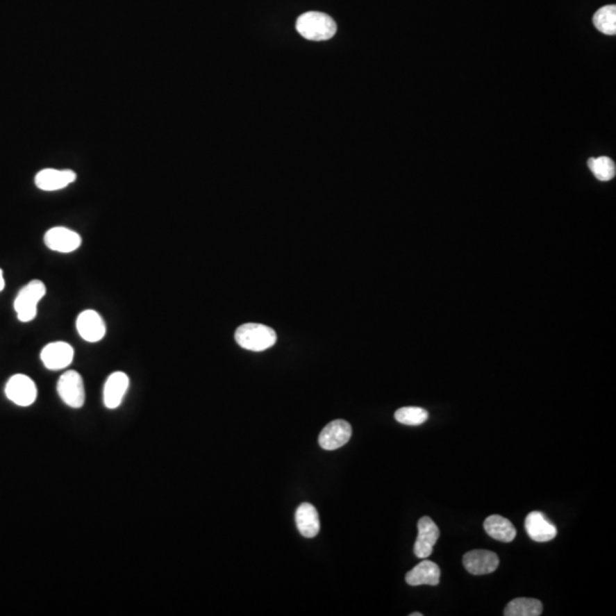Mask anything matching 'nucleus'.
Instances as JSON below:
<instances>
[{
	"instance_id": "f257e3e1",
	"label": "nucleus",
	"mask_w": 616,
	"mask_h": 616,
	"mask_svg": "<svg viewBox=\"0 0 616 616\" xmlns=\"http://www.w3.org/2000/svg\"><path fill=\"white\" fill-rule=\"evenodd\" d=\"M296 28L303 38L313 42L328 40L337 32L335 21L329 15L319 12H307L299 16Z\"/></svg>"
},
{
	"instance_id": "f03ea898",
	"label": "nucleus",
	"mask_w": 616,
	"mask_h": 616,
	"mask_svg": "<svg viewBox=\"0 0 616 616\" xmlns=\"http://www.w3.org/2000/svg\"><path fill=\"white\" fill-rule=\"evenodd\" d=\"M46 285L40 280H31L19 291L14 301V310L19 322H31L38 313V303L45 297Z\"/></svg>"
},
{
	"instance_id": "7ed1b4c3",
	"label": "nucleus",
	"mask_w": 616,
	"mask_h": 616,
	"mask_svg": "<svg viewBox=\"0 0 616 616\" xmlns=\"http://www.w3.org/2000/svg\"><path fill=\"white\" fill-rule=\"evenodd\" d=\"M235 340L248 351H262L276 342V333L269 326L258 323H246L235 331Z\"/></svg>"
},
{
	"instance_id": "20e7f679",
	"label": "nucleus",
	"mask_w": 616,
	"mask_h": 616,
	"mask_svg": "<svg viewBox=\"0 0 616 616\" xmlns=\"http://www.w3.org/2000/svg\"><path fill=\"white\" fill-rule=\"evenodd\" d=\"M56 390L64 404L72 409H81L85 404L86 401L85 383L81 374L77 371H65L61 377L58 378Z\"/></svg>"
},
{
	"instance_id": "39448f33",
	"label": "nucleus",
	"mask_w": 616,
	"mask_h": 616,
	"mask_svg": "<svg viewBox=\"0 0 616 616\" xmlns=\"http://www.w3.org/2000/svg\"><path fill=\"white\" fill-rule=\"evenodd\" d=\"M5 394L10 402L16 406L26 408L35 402L38 390L35 381L26 374H14L7 381Z\"/></svg>"
},
{
	"instance_id": "423d86ee",
	"label": "nucleus",
	"mask_w": 616,
	"mask_h": 616,
	"mask_svg": "<svg viewBox=\"0 0 616 616\" xmlns=\"http://www.w3.org/2000/svg\"><path fill=\"white\" fill-rule=\"evenodd\" d=\"M74 358V349L65 342H49L40 353L44 367L48 370L60 371L67 369Z\"/></svg>"
},
{
	"instance_id": "0eeeda50",
	"label": "nucleus",
	"mask_w": 616,
	"mask_h": 616,
	"mask_svg": "<svg viewBox=\"0 0 616 616\" xmlns=\"http://www.w3.org/2000/svg\"><path fill=\"white\" fill-rule=\"evenodd\" d=\"M44 242L48 249L53 251L70 253L79 249L83 240L77 232L67 227L56 226L46 232Z\"/></svg>"
},
{
	"instance_id": "6e6552de",
	"label": "nucleus",
	"mask_w": 616,
	"mask_h": 616,
	"mask_svg": "<svg viewBox=\"0 0 616 616\" xmlns=\"http://www.w3.org/2000/svg\"><path fill=\"white\" fill-rule=\"evenodd\" d=\"M77 331L80 337L88 342H99L106 335V324L96 310H86L77 317Z\"/></svg>"
},
{
	"instance_id": "1a4fd4ad",
	"label": "nucleus",
	"mask_w": 616,
	"mask_h": 616,
	"mask_svg": "<svg viewBox=\"0 0 616 616\" xmlns=\"http://www.w3.org/2000/svg\"><path fill=\"white\" fill-rule=\"evenodd\" d=\"M128 388L129 378L125 372L117 371L110 374L103 388V403L106 409H118L125 399Z\"/></svg>"
},
{
	"instance_id": "9d476101",
	"label": "nucleus",
	"mask_w": 616,
	"mask_h": 616,
	"mask_svg": "<svg viewBox=\"0 0 616 616\" xmlns=\"http://www.w3.org/2000/svg\"><path fill=\"white\" fill-rule=\"evenodd\" d=\"M351 438V426L345 420L338 419L323 428L319 443L323 450L333 451L344 447Z\"/></svg>"
},
{
	"instance_id": "9b49d317",
	"label": "nucleus",
	"mask_w": 616,
	"mask_h": 616,
	"mask_svg": "<svg viewBox=\"0 0 616 616\" xmlns=\"http://www.w3.org/2000/svg\"><path fill=\"white\" fill-rule=\"evenodd\" d=\"M440 538V528L431 517H422L418 522V538L415 540V555L425 559L433 553L434 546Z\"/></svg>"
},
{
	"instance_id": "f8f14e48",
	"label": "nucleus",
	"mask_w": 616,
	"mask_h": 616,
	"mask_svg": "<svg viewBox=\"0 0 616 616\" xmlns=\"http://www.w3.org/2000/svg\"><path fill=\"white\" fill-rule=\"evenodd\" d=\"M463 566L470 574H490L498 569L499 557L489 550H473L463 556Z\"/></svg>"
},
{
	"instance_id": "ddd939ff",
	"label": "nucleus",
	"mask_w": 616,
	"mask_h": 616,
	"mask_svg": "<svg viewBox=\"0 0 616 616\" xmlns=\"http://www.w3.org/2000/svg\"><path fill=\"white\" fill-rule=\"evenodd\" d=\"M77 179L72 170L42 169L35 175V183L42 191H58L70 185Z\"/></svg>"
},
{
	"instance_id": "4468645a",
	"label": "nucleus",
	"mask_w": 616,
	"mask_h": 616,
	"mask_svg": "<svg viewBox=\"0 0 616 616\" xmlns=\"http://www.w3.org/2000/svg\"><path fill=\"white\" fill-rule=\"evenodd\" d=\"M525 528L528 537L537 542H548L557 535V527L540 511H532L527 515Z\"/></svg>"
},
{
	"instance_id": "2eb2a0df",
	"label": "nucleus",
	"mask_w": 616,
	"mask_h": 616,
	"mask_svg": "<svg viewBox=\"0 0 616 616\" xmlns=\"http://www.w3.org/2000/svg\"><path fill=\"white\" fill-rule=\"evenodd\" d=\"M441 580V569L438 564L424 559L406 575V583L412 587L417 585H438Z\"/></svg>"
},
{
	"instance_id": "dca6fc26",
	"label": "nucleus",
	"mask_w": 616,
	"mask_h": 616,
	"mask_svg": "<svg viewBox=\"0 0 616 616\" xmlns=\"http://www.w3.org/2000/svg\"><path fill=\"white\" fill-rule=\"evenodd\" d=\"M296 525L301 535L305 538H314L319 532V513L310 503H301L296 511Z\"/></svg>"
},
{
	"instance_id": "f3484780",
	"label": "nucleus",
	"mask_w": 616,
	"mask_h": 616,
	"mask_svg": "<svg viewBox=\"0 0 616 616\" xmlns=\"http://www.w3.org/2000/svg\"><path fill=\"white\" fill-rule=\"evenodd\" d=\"M484 530L490 537L502 542H511L517 534L511 522L500 515H492L486 518L484 522Z\"/></svg>"
},
{
	"instance_id": "a211bd4d",
	"label": "nucleus",
	"mask_w": 616,
	"mask_h": 616,
	"mask_svg": "<svg viewBox=\"0 0 616 616\" xmlns=\"http://www.w3.org/2000/svg\"><path fill=\"white\" fill-rule=\"evenodd\" d=\"M506 616H539L542 614V603L533 598H517L508 603Z\"/></svg>"
},
{
	"instance_id": "6ab92c4d",
	"label": "nucleus",
	"mask_w": 616,
	"mask_h": 616,
	"mask_svg": "<svg viewBox=\"0 0 616 616\" xmlns=\"http://www.w3.org/2000/svg\"><path fill=\"white\" fill-rule=\"evenodd\" d=\"M594 24L599 31L605 35H614L616 33V6L608 5L601 7L594 13Z\"/></svg>"
},
{
	"instance_id": "aec40b11",
	"label": "nucleus",
	"mask_w": 616,
	"mask_h": 616,
	"mask_svg": "<svg viewBox=\"0 0 616 616\" xmlns=\"http://www.w3.org/2000/svg\"><path fill=\"white\" fill-rule=\"evenodd\" d=\"M591 173L601 182H607L615 176V163L608 157L591 158L588 161Z\"/></svg>"
},
{
	"instance_id": "412c9836",
	"label": "nucleus",
	"mask_w": 616,
	"mask_h": 616,
	"mask_svg": "<svg viewBox=\"0 0 616 616\" xmlns=\"http://www.w3.org/2000/svg\"><path fill=\"white\" fill-rule=\"evenodd\" d=\"M428 412L422 408L417 406H406V408H401L395 412V419L399 424L406 426H419L422 425L424 422H427Z\"/></svg>"
},
{
	"instance_id": "4be33fe9",
	"label": "nucleus",
	"mask_w": 616,
	"mask_h": 616,
	"mask_svg": "<svg viewBox=\"0 0 616 616\" xmlns=\"http://www.w3.org/2000/svg\"><path fill=\"white\" fill-rule=\"evenodd\" d=\"M5 285H6V283H5V278H3V269H0V292L3 290Z\"/></svg>"
},
{
	"instance_id": "5701e85b",
	"label": "nucleus",
	"mask_w": 616,
	"mask_h": 616,
	"mask_svg": "<svg viewBox=\"0 0 616 616\" xmlns=\"http://www.w3.org/2000/svg\"><path fill=\"white\" fill-rule=\"evenodd\" d=\"M410 616H422V613H412L410 614Z\"/></svg>"
}]
</instances>
